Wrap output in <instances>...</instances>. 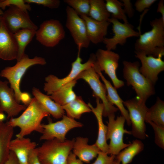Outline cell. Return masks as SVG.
Returning <instances> with one entry per match:
<instances>
[{"instance_id": "obj_1", "label": "cell", "mask_w": 164, "mask_h": 164, "mask_svg": "<svg viewBox=\"0 0 164 164\" xmlns=\"http://www.w3.org/2000/svg\"><path fill=\"white\" fill-rule=\"evenodd\" d=\"M46 64V60L42 57L36 56L30 58L28 55L25 54L15 65L5 67L1 71L0 76L7 79L10 87L14 92L16 100L19 103L22 102L27 106L32 99L28 93L22 92L20 88L21 79L26 71L32 66L43 65Z\"/></svg>"}, {"instance_id": "obj_2", "label": "cell", "mask_w": 164, "mask_h": 164, "mask_svg": "<svg viewBox=\"0 0 164 164\" xmlns=\"http://www.w3.org/2000/svg\"><path fill=\"white\" fill-rule=\"evenodd\" d=\"M49 115L34 97L32 98L30 103L20 115L11 118L8 123L14 128H19L16 137H25L35 131L42 133L43 129L41 122Z\"/></svg>"}, {"instance_id": "obj_3", "label": "cell", "mask_w": 164, "mask_h": 164, "mask_svg": "<svg viewBox=\"0 0 164 164\" xmlns=\"http://www.w3.org/2000/svg\"><path fill=\"white\" fill-rule=\"evenodd\" d=\"M152 29L140 35L135 44V51L147 56L164 55V22L161 17L150 21Z\"/></svg>"}, {"instance_id": "obj_4", "label": "cell", "mask_w": 164, "mask_h": 164, "mask_svg": "<svg viewBox=\"0 0 164 164\" xmlns=\"http://www.w3.org/2000/svg\"><path fill=\"white\" fill-rule=\"evenodd\" d=\"M74 141L73 139L61 141L56 139L46 141L37 148L40 161L42 164H67Z\"/></svg>"}, {"instance_id": "obj_5", "label": "cell", "mask_w": 164, "mask_h": 164, "mask_svg": "<svg viewBox=\"0 0 164 164\" xmlns=\"http://www.w3.org/2000/svg\"><path fill=\"white\" fill-rule=\"evenodd\" d=\"M123 77L128 86H132L137 94L136 98L145 103L147 99L155 93L154 85L139 72L138 61L123 62Z\"/></svg>"}, {"instance_id": "obj_6", "label": "cell", "mask_w": 164, "mask_h": 164, "mask_svg": "<svg viewBox=\"0 0 164 164\" xmlns=\"http://www.w3.org/2000/svg\"><path fill=\"white\" fill-rule=\"evenodd\" d=\"M77 48L78 53L77 57L72 63L71 70L67 76L62 78H59L53 75L50 74L46 77L43 89L47 94L50 95L63 85L76 80V78L81 72L94 67L96 60L95 54L92 53L88 60L82 63V59L80 56L82 48L80 46Z\"/></svg>"}, {"instance_id": "obj_7", "label": "cell", "mask_w": 164, "mask_h": 164, "mask_svg": "<svg viewBox=\"0 0 164 164\" xmlns=\"http://www.w3.org/2000/svg\"><path fill=\"white\" fill-rule=\"evenodd\" d=\"M107 140L110 139L108 145V154L117 155L129 144L125 143L123 142L124 134H131V131L124 128V124L126 121L125 118L122 115L118 116L115 119L114 114H111L108 117Z\"/></svg>"}, {"instance_id": "obj_8", "label": "cell", "mask_w": 164, "mask_h": 164, "mask_svg": "<svg viewBox=\"0 0 164 164\" xmlns=\"http://www.w3.org/2000/svg\"><path fill=\"white\" fill-rule=\"evenodd\" d=\"M123 104L128 109L132 125L131 134L140 139L148 137L146 133L145 123L148 108L143 102L135 98L123 101Z\"/></svg>"}, {"instance_id": "obj_9", "label": "cell", "mask_w": 164, "mask_h": 164, "mask_svg": "<svg viewBox=\"0 0 164 164\" xmlns=\"http://www.w3.org/2000/svg\"><path fill=\"white\" fill-rule=\"evenodd\" d=\"M100 77L94 67H91L81 72L76 80L83 79L88 84L93 91V96L98 98L102 101L104 105L103 116L108 117L114 114L118 109L108 101L106 87L105 85L101 82Z\"/></svg>"}, {"instance_id": "obj_10", "label": "cell", "mask_w": 164, "mask_h": 164, "mask_svg": "<svg viewBox=\"0 0 164 164\" xmlns=\"http://www.w3.org/2000/svg\"><path fill=\"white\" fill-rule=\"evenodd\" d=\"M95 54L96 60L94 68L95 71H104L110 78L116 89L123 86L124 82L118 78L116 73L119 55L111 50L100 49L97 50Z\"/></svg>"}, {"instance_id": "obj_11", "label": "cell", "mask_w": 164, "mask_h": 164, "mask_svg": "<svg viewBox=\"0 0 164 164\" xmlns=\"http://www.w3.org/2000/svg\"><path fill=\"white\" fill-rule=\"evenodd\" d=\"M35 35L36 40L43 45L53 47L64 38L65 32L59 20L51 19L44 21L40 25Z\"/></svg>"}, {"instance_id": "obj_12", "label": "cell", "mask_w": 164, "mask_h": 164, "mask_svg": "<svg viewBox=\"0 0 164 164\" xmlns=\"http://www.w3.org/2000/svg\"><path fill=\"white\" fill-rule=\"evenodd\" d=\"M82 124L64 115L62 119L54 122L42 125L43 129L40 140L47 141L56 139L61 141L66 140L67 133L73 128L82 127Z\"/></svg>"}, {"instance_id": "obj_13", "label": "cell", "mask_w": 164, "mask_h": 164, "mask_svg": "<svg viewBox=\"0 0 164 164\" xmlns=\"http://www.w3.org/2000/svg\"><path fill=\"white\" fill-rule=\"evenodd\" d=\"M108 21L112 24V30L114 34L111 38L105 37L103 42L105 45L106 50H115L118 45H124L128 38L133 37H138L141 34L134 29V26L129 23H122L118 20L110 18Z\"/></svg>"}, {"instance_id": "obj_14", "label": "cell", "mask_w": 164, "mask_h": 164, "mask_svg": "<svg viewBox=\"0 0 164 164\" xmlns=\"http://www.w3.org/2000/svg\"><path fill=\"white\" fill-rule=\"evenodd\" d=\"M67 20L66 26L70 31L77 46L88 48L90 42L87 35L85 23L73 9L69 6L66 8Z\"/></svg>"}, {"instance_id": "obj_15", "label": "cell", "mask_w": 164, "mask_h": 164, "mask_svg": "<svg viewBox=\"0 0 164 164\" xmlns=\"http://www.w3.org/2000/svg\"><path fill=\"white\" fill-rule=\"evenodd\" d=\"M5 24L13 34L23 29H30L36 30L38 27L31 20L28 12L19 8L10 6L3 12L2 15Z\"/></svg>"}, {"instance_id": "obj_16", "label": "cell", "mask_w": 164, "mask_h": 164, "mask_svg": "<svg viewBox=\"0 0 164 164\" xmlns=\"http://www.w3.org/2000/svg\"><path fill=\"white\" fill-rule=\"evenodd\" d=\"M135 56L141 61L140 73L155 85L158 80L159 73L164 70V62L160 54L157 57L147 56L144 54L135 51Z\"/></svg>"}, {"instance_id": "obj_17", "label": "cell", "mask_w": 164, "mask_h": 164, "mask_svg": "<svg viewBox=\"0 0 164 164\" xmlns=\"http://www.w3.org/2000/svg\"><path fill=\"white\" fill-rule=\"evenodd\" d=\"M9 82L0 80V106L7 114L8 118H14L27 106L21 104L16 100L13 90L8 86Z\"/></svg>"}, {"instance_id": "obj_18", "label": "cell", "mask_w": 164, "mask_h": 164, "mask_svg": "<svg viewBox=\"0 0 164 164\" xmlns=\"http://www.w3.org/2000/svg\"><path fill=\"white\" fill-rule=\"evenodd\" d=\"M18 47L12 32L0 16V58L5 60L16 59Z\"/></svg>"}, {"instance_id": "obj_19", "label": "cell", "mask_w": 164, "mask_h": 164, "mask_svg": "<svg viewBox=\"0 0 164 164\" xmlns=\"http://www.w3.org/2000/svg\"><path fill=\"white\" fill-rule=\"evenodd\" d=\"M80 16L85 22L87 36L90 42L97 44L102 42L110 23L108 21H97L88 16Z\"/></svg>"}, {"instance_id": "obj_20", "label": "cell", "mask_w": 164, "mask_h": 164, "mask_svg": "<svg viewBox=\"0 0 164 164\" xmlns=\"http://www.w3.org/2000/svg\"><path fill=\"white\" fill-rule=\"evenodd\" d=\"M87 138L78 137L75 140L72 150L78 159L83 162L89 163L97 157L101 150L95 143L90 145Z\"/></svg>"}, {"instance_id": "obj_21", "label": "cell", "mask_w": 164, "mask_h": 164, "mask_svg": "<svg viewBox=\"0 0 164 164\" xmlns=\"http://www.w3.org/2000/svg\"><path fill=\"white\" fill-rule=\"evenodd\" d=\"M96 102L97 105L95 108L90 103L88 104L91 111L95 115L98 123V136L95 143L101 151L108 154V145L107 144L106 137L107 126L104 124L102 119L104 105L98 98H96Z\"/></svg>"}, {"instance_id": "obj_22", "label": "cell", "mask_w": 164, "mask_h": 164, "mask_svg": "<svg viewBox=\"0 0 164 164\" xmlns=\"http://www.w3.org/2000/svg\"><path fill=\"white\" fill-rule=\"evenodd\" d=\"M36 146V143L29 138L16 137L11 140L9 149L15 155L20 164H28L29 154Z\"/></svg>"}, {"instance_id": "obj_23", "label": "cell", "mask_w": 164, "mask_h": 164, "mask_svg": "<svg viewBox=\"0 0 164 164\" xmlns=\"http://www.w3.org/2000/svg\"><path fill=\"white\" fill-rule=\"evenodd\" d=\"M32 93L43 108L53 118L59 119L64 115L65 111L62 106L52 100L49 96L36 87L33 88Z\"/></svg>"}, {"instance_id": "obj_24", "label": "cell", "mask_w": 164, "mask_h": 164, "mask_svg": "<svg viewBox=\"0 0 164 164\" xmlns=\"http://www.w3.org/2000/svg\"><path fill=\"white\" fill-rule=\"evenodd\" d=\"M96 72L98 73L103 82L106 88L107 98L109 102L112 104L115 105L119 109L121 115L124 117L126 120L127 124L129 126L131 125L128 112L124 106L123 101L118 95L117 91L110 82L107 80L103 76L101 72L98 70Z\"/></svg>"}, {"instance_id": "obj_25", "label": "cell", "mask_w": 164, "mask_h": 164, "mask_svg": "<svg viewBox=\"0 0 164 164\" xmlns=\"http://www.w3.org/2000/svg\"><path fill=\"white\" fill-rule=\"evenodd\" d=\"M77 82L74 80L61 87L52 93L50 97L55 102L62 106L73 100L77 96L73 91V88Z\"/></svg>"}, {"instance_id": "obj_26", "label": "cell", "mask_w": 164, "mask_h": 164, "mask_svg": "<svg viewBox=\"0 0 164 164\" xmlns=\"http://www.w3.org/2000/svg\"><path fill=\"white\" fill-rule=\"evenodd\" d=\"M67 116L73 119H79L85 113L91 112V110L80 96H77L73 101L62 106Z\"/></svg>"}, {"instance_id": "obj_27", "label": "cell", "mask_w": 164, "mask_h": 164, "mask_svg": "<svg viewBox=\"0 0 164 164\" xmlns=\"http://www.w3.org/2000/svg\"><path fill=\"white\" fill-rule=\"evenodd\" d=\"M36 31L33 29L26 28L20 29L13 33L18 47L17 61L25 54V49L35 35Z\"/></svg>"}, {"instance_id": "obj_28", "label": "cell", "mask_w": 164, "mask_h": 164, "mask_svg": "<svg viewBox=\"0 0 164 164\" xmlns=\"http://www.w3.org/2000/svg\"><path fill=\"white\" fill-rule=\"evenodd\" d=\"M144 147V144L141 141L138 139L133 140L116 156V159L121 164H128L136 155L143 150Z\"/></svg>"}, {"instance_id": "obj_29", "label": "cell", "mask_w": 164, "mask_h": 164, "mask_svg": "<svg viewBox=\"0 0 164 164\" xmlns=\"http://www.w3.org/2000/svg\"><path fill=\"white\" fill-rule=\"evenodd\" d=\"M151 121L164 127V102L158 97L155 104L148 108L145 122Z\"/></svg>"}, {"instance_id": "obj_30", "label": "cell", "mask_w": 164, "mask_h": 164, "mask_svg": "<svg viewBox=\"0 0 164 164\" xmlns=\"http://www.w3.org/2000/svg\"><path fill=\"white\" fill-rule=\"evenodd\" d=\"M90 9L89 16L99 21H108L110 14L108 11L105 2L103 0H89Z\"/></svg>"}, {"instance_id": "obj_31", "label": "cell", "mask_w": 164, "mask_h": 164, "mask_svg": "<svg viewBox=\"0 0 164 164\" xmlns=\"http://www.w3.org/2000/svg\"><path fill=\"white\" fill-rule=\"evenodd\" d=\"M105 5L108 11L111 14V17L118 20H122L124 23H128L127 16L123 9L121 2L117 0H106Z\"/></svg>"}, {"instance_id": "obj_32", "label": "cell", "mask_w": 164, "mask_h": 164, "mask_svg": "<svg viewBox=\"0 0 164 164\" xmlns=\"http://www.w3.org/2000/svg\"><path fill=\"white\" fill-rule=\"evenodd\" d=\"M14 134V128L11 126L4 135H0V164L8 158L10 152L9 145Z\"/></svg>"}, {"instance_id": "obj_33", "label": "cell", "mask_w": 164, "mask_h": 164, "mask_svg": "<svg viewBox=\"0 0 164 164\" xmlns=\"http://www.w3.org/2000/svg\"><path fill=\"white\" fill-rule=\"evenodd\" d=\"M64 2L80 16H89L90 9L89 0H65Z\"/></svg>"}, {"instance_id": "obj_34", "label": "cell", "mask_w": 164, "mask_h": 164, "mask_svg": "<svg viewBox=\"0 0 164 164\" xmlns=\"http://www.w3.org/2000/svg\"><path fill=\"white\" fill-rule=\"evenodd\" d=\"M14 6L22 10L28 12L31 8L29 4L26 3L23 0H5L0 1V8L4 10L7 6Z\"/></svg>"}, {"instance_id": "obj_35", "label": "cell", "mask_w": 164, "mask_h": 164, "mask_svg": "<svg viewBox=\"0 0 164 164\" xmlns=\"http://www.w3.org/2000/svg\"><path fill=\"white\" fill-rule=\"evenodd\" d=\"M152 127L155 133V143L159 147L164 149V127L159 126L151 121L147 122Z\"/></svg>"}, {"instance_id": "obj_36", "label": "cell", "mask_w": 164, "mask_h": 164, "mask_svg": "<svg viewBox=\"0 0 164 164\" xmlns=\"http://www.w3.org/2000/svg\"><path fill=\"white\" fill-rule=\"evenodd\" d=\"M25 3L30 4H35L41 5L51 9L58 8L60 5L59 0H24Z\"/></svg>"}, {"instance_id": "obj_37", "label": "cell", "mask_w": 164, "mask_h": 164, "mask_svg": "<svg viewBox=\"0 0 164 164\" xmlns=\"http://www.w3.org/2000/svg\"><path fill=\"white\" fill-rule=\"evenodd\" d=\"M108 155L107 153L100 151L95 161L91 164H114L116 156Z\"/></svg>"}, {"instance_id": "obj_38", "label": "cell", "mask_w": 164, "mask_h": 164, "mask_svg": "<svg viewBox=\"0 0 164 164\" xmlns=\"http://www.w3.org/2000/svg\"><path fill=\"white\" fill-rule=\"evenodd\" d=\"M157 1L156 0H137L135 4V9L141 12L149 8Z\"/></svg>"}, {"instance_id": "obj_39", "label": "cell", "mask_w": 164, "mask_h": 164, "mask_svg": "<svg viewBox=\"0 0 164 164\" xmlns=\"http://www.w3.org/2000/svg\"><path fill=\"white\" fill-rule=\"evenodd\" d=\"M124 12L129 18L132 17L134 15L135 11L132 5L130 0H121Z\"/></svg>"}, {"instance_id": "obj_40", "label": "cell", "mask_w": 164, "mask_h": 164, "mask_svg": "<svg viewBox=\"0 0 164 164\" xmlns=\"http://www.w3.org/2000/svg\"><path fill=\"white\" fill-rule=\"evenodd\" d=\"M28 164H42L38 156L37 148L31 150L28 157Z\"/></svg>"}, {"instance_id": "obj_41", "label": "cell", "mask_w": 164, "mask_h": 164, "mask_svg": "<svg viewBox=\"0 0 164 164\" xmlns=\"http://www.w3.org/2000/svg\"><path fill=\"white\" fill-rule=\"evenodd\" d=\"M67 164H84L76 155L71 152L70 154L67 159Z\"/></svg>"}, {"instance_id": "obj_42", "label": "cell", "mask_w": 164, "mask_h": 164, "mask_svg": "<svg viewBox=\"0 0 164 164\" xmlns=\"http://www.w3.org/2000/svg\"><path fill=\"white\" fill-rule=\"evenodd\" d=\"M3 164H20V163L14 154L10 151L8 158Z\"/></svg>"}, {"instance_id": "obj_43", "label": "cell", "mask_w": 164, "mask_h": 164, "mask_svg": "<svg viewBox=\"0 0 164 164\" xmlns=\"http://www.w3.org/2000/svg\"><path fill=\"white\" fill-rule=\"evenodd\" d=\"M156 12L158 13L161 14V17L164 22V1L163 0H161L159 1L158 4Z\"/></svg>"}, {"instance_id": "obj_44", "label": "cell", "mask_w": 164, "mask_h": 164, "mask_svg": "<svg viewBox=\"0 0 164 164\" xmlns=\"http://www.w3.org/2000/svg\"><path fill=\"white\" fill-rule=\"evenodd\" d=\"M5 118V116L0 106V122L4 120Z\"/></svg>"}, {"instance_id": "obj_45", "label": "cell", "mask_w": 164, "mask_h": 164, "mask_svg": "<svg viewBox=\"0 0 164 164\" xmlns=\"http://www.w3.org/2000/svg\"><path fill=\"white\" fill-rule=\"evenodd\" d=\"M114 164H121L120 162L116 159L115 160Z\"/></svg>"}, {"instance_id": "obj_46", "label": "cell", "mask_w": 164, "mask_h": 164, "mask_svg": "<svg viewBox=\"0 0 164 164\" xmlns=\"http://www.w3.org/2000/svg\"><path fill=\"white\" fill-rule=\"evenodd\" d=\"M3 12L0 9V16H2L3 14Z\"/></svg>"}]
</instances>
